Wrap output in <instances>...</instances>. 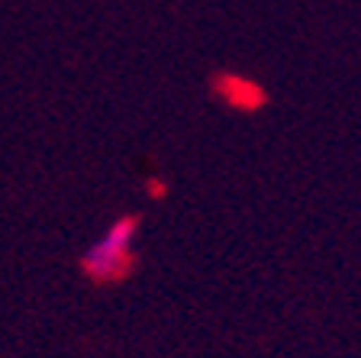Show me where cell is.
<instances>
[{"mask_svg": "<svg viewBox=\"0 0 361 358\" xmlns=\"http://www.w3.org/2000/svg\"><path fill=\"white\" fill-rule=\"evenodd\" d=\"M139 226H142V217L126 213L104 232L97 246H90L78 258V271L90 287H116L139 271V252L133 249Z\"/></svg>", "mask_w": 361, "mask_h": 358, "instance_id": "6da1fadb", "label": "cell"}, {"mask_svg": "<svg viewBox=\"0 0 361 358\" xmlns=\"http://www.w3.org/2000/svg\"><path fill=\"white\" fill-rule=\"evenodd\" d=\"M210 90L229 110H239V113H255L268 104V90L258 81H252V78L216 75V78H210Z\"/></svg>", "mask_w": 361, "mask_h": 358, "instance_id": "7a4b0ae2", "label": "cell"}]
</instances>
